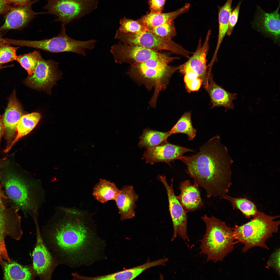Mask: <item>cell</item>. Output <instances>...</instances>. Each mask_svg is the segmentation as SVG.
Returning <instances> with one entry per match:
<instances>
[{
  "label": "cell",
  "instance_id": "cell-8",
  "mask_svg": "<svg viewBox=\"0 0 280 280\" xmlns=\"http://www.w3.org/2000/svg\"><path fill=\"white\" fill-rule=\"evenodd\" d=\"M114 38L124 44L139 46L157 51L167 50L188 58L193 53L172 40L161 38L147 31L131 33L117 30Z\"/></svg>",
  "mask_w": 280,
  "mask_h": 280
},
{
  "label": "cell",
  "instance_id": "cell-35",
  "mask_svg": "<svg viewBox=\"0 0 280 280\" xmlns=\"http://www.w3.org/2000/svg\"><path fill=\"white\" fill-rule=\"evenodd\" d=\"M18 47H15L9 44L0 46V66L7 62L16 60V51Z\"/></svg>",
  "mask_w": 280,
  "mask_h": 280
},
{
  "label": "cell",
  "instance_id": "cell-22",
  "mask_svg": "<svg viewBox=\"0 0 280 280\" xmlns=\"http://www.w3.org/2000/svg\"><path fill=\"white\" fill-rule=\"evenodd\" d=\"M208 81L205 89L210 96L211 108L223 107L226 109H234L233 101L236 99L237 94L230 93L218 85L214 81L212 74L208 76Z\"/></svg>",
  "mask_w": 280,
  "mask_h": 280
},
{
  "label": "cell",
  "instance_id": "cell-44",
  "mask_svg": "<svg viewBox=\"0 0 280 280\" xmlns=\"http://www.w3.org/2000/svg\"><path fill=\"white\" fill-rule=\"evenodd\" d=\"M8 44V39L3 38L0 35V46L4 44Z\"/></svg>",
  "mask_w": 280,
  "mask_h": 280
},
{
  "label": "cell",
  "instance_id": "cell-21",
  "mask_svg": "<svg viewBox=\"0 0 280 280\" xmlns=\"http://www.w3.org/2000/svg\"><path fill=\"white\" fill-rule=\"evenodd\" d=\"M138 198L132 185L125 186L120 190L115 201L122 221L135 216L136 202Z\"/></svg>",
  "mask_w": 280,
  "mask_h": 280
},
{
  "label": "cell",
  "instance_id": "cell-20",
  "mask_svg": "<svg viewBox=\"0 0 280 280\" xmlns=\"http://www.w3.org/2000/svg\"><path fill=\"white\" fill-rule=\"evenodd\" d=\"M199 187L197 184L194 183L192 184L188 180L180 183L179 188L180 192L176 196L187 213L195 211L203 206Z\"/></svg>",
  "mask_w": 280,
  "mask_h": 280
},
{
  "label": "cell",
  "instance_id": "cell-9",
  "mask_svg": "<svg viewBox=\"0 0 280 280\" xmlns=\"http://www.w3.org/2000/svg\"><path fill=\"white\" fill-rule=\"evenodd\" d=\"M98 0H48L43 9L57 17L55 22L65 25L89 14L96 9Z\"/></svg>",
  "mask_w": 280,
  "mask_h": 280
},
{
  "label": "cell",
  "instance_id": "cell-18",
  "mask_svg": "<svg viewBox=\"0 0 280 280\" xmlns=\"http://www.w3.org/2000/svg\"><path fill=\"white\" fill-rule=\"evenodd\" d=\"M279 8V4L275 11L268 13L257 6L252 23L253 27L257 30L270 36L277 42H279L280 39Z\"/></svg>",
  "mask_w": 280,
  "mask_h": 280
},
{
  "label": "cell",
  "instance_id": "cell-28",
  "mask_svg": "<svg viewBox=\"0 0 280 280\" xmlns=\"http://www.w3.org/2000/svg\"><path fill=\"white\" fill-rule=\"evenodd\" d=\"M171 135L170 131L162 132L146 128L139 137L138 146L146 149L157 146L167 142V138Z\"/></svg>",
  "mask_w": 280,
  "mask_h": 280
},
{
  "label": "cell",
  "instance_id": "cell-29",
  "mask_svg": "<svg viewBox=\"0 0 280 280\" xmlns=\"http://www.w3.org/2000/svg\"><path fill=\"white\" fill-rule=\"evenodd\" d=\"M197 131L192 125L190 111L185 113L170 131L172 135L178 133L185 134L190 141H192L195 137Z\"/></svg>",
  "mask_w": 280,
  "mask_h": 280
},
{
  "label": "cell",
  "instance_id": "cell-23",
  "mask_svg": "<svg viewBox=\"0 0 280 280\" xmlns=\"http://www.w3.org/2000/svg\"><path fill=\"white\" fill-rule=\"evenodd\" d=\"M4 280H34L36 277L32 264L23 265L12 260L0 262Z\"/></svg>",
  "mask_w": 280,
  "mask_h": 280
},
{
  "label": "cell",
  "instance_id": "cell-25",
  "mask_svg": "<svg viewBox=\"0 0 280 280\" xmlns=\"http://www.w3.org/2000/svg\"><path fill=\"white\" fill-rule=\"evenodd\" d=\"M41 118L39 114L34 112L23 115L17 124L16 136L9 147L5 149L4 152L7 153L13 146L22 137L29 134L35 127Z\"/></svg>",
  "mask_w": 280,
  "mask_h": 280
},
{
  "label": "cell",
  "instance_id": "cell-14",
  "mask_svg": "<svg viewBox=\"0 0 280 280\" xmlns=\"http://www.w3.org/2000/svg\"><path fill=\"white\" fill-rule=\"evenodd\" d=\"M39 0L31 1L23 5L11 6L4 14V23L0 27V31L21 29L26 26L37 15L47 14V12H37L32 10V5Z\"/></svg>",
  "mask_w": 280,
  "mask_h": 280
},
{
  "label": "cell",
  "instance_id": "cell-31",
  "mask_svg": "<svg viewBox=\"0 0 280 280\" xmlns=\"http://www.w3.org/2000/svg\"><path fill=\"white\" fill-rule=\"evenodd\" d=\"M168 261L167 258L152 262L148 261L141 265L118 271L120 280H132L146 269L155 266L164 265Z\"/></svg>",
  "mask_w": 280,
  "mask_h": 280
},
{
  "label": "cell",
  "instance_id": "cell-26",
  "mask_svg": "<svg viewBox=\"0 0 280 280\" xmlns=\"http://www.w3.org/2000/svg\"><path fill=\"white\" fill-rule=\"evenodd\" d=\"M232 1L233 0H227L224 5L219 8L218 37L216 48L212 58L213 61L217 59V55L219 49L228 30L229 18L232 11Z\"/></svg>",
  "mask_w": 280,
  "mask_h": 280
},
{
  "label": "cell",
  "instance_id": "cell-37",
  "mask_svg": "<svg viewBox=\"0 0 280 280\" xmlns=\"http://www.w3.org/2000/svg\"><path fill=\"white\" fill-rule=\"evenodd\" d=\"M280 248L276 250L270 256L267 263L268 267L273 268L279 275L280 274Z\"/></svg>",
  "mask_w": 280,
  "mask_h": 280
},
{
  "label": "cell",
  "instance_id": "cell-3",
  "mask_svg": "<svg viewBox=\"0 0 280 280\" xmlns=\"http://www.w3.org/2000/svg\"><path fill=\"white\" fill-rule=\"evenodd\" d=\"M1 181L9 199L25 216L38 210L45 201V191L39 181L2 172Z\"/></svg>",
  "mask_w": 280,
  "mask_h": 280
},
{
  "label": "cell",
  "instance_id": "cell-5",
  "mask_svg": "<svg viewBox=\"0 0 280 280\" xmlns=\"http://www.w3.org/2000/svg\"><path fill=\"white\" fill-rule=\"evenodd\" d=\"M278 217L258 212L250 221L232 228L235 240L243 245L242 251L255 247L269 249L266 242L278 230L280 221L275 220Z\"/></svg>",
  "mask_w": 280,
  "mask_h": 280
},
{
  "label": "cell",
  "instance_id": "cell-32",
  "mask_svg": "<svg viewBox=\"0 0 280 280\" xmlns=\"http://www.w3.org/2000/svg\"><path fill=\"white\" fill-rule=\"evenodd\" d=\"M41 57L40 51H34L32 52L17 56L16 60L27 72L28 75H30L33 73Z\"/></svg>",
  "mask_w": 280,
  "mask_h": 280
},
{
  "label": "cell",
  "instance_id": "cell-41",
  "mask_svg": "<svg viewBox=\"0 0 280 280\" xmlns=\"http://www.w3.org/2000/svg\"><path fill=\"white\" fill-rule=\"evenodd\" d=\"M11 6L8 3L7 0H0V16L4 15Z\"/></svg>",
  "mask_w": 280,
  "mask_h": 280
},
{
  "label": "cell",
  "instance_id": "cell-4",
  "mask_svg": "<svg viewBox=\"0 0 280 280\" xmlns=\"http://www.w3.org/2000/svg\"><path fill=\"white\" fill-rule=\"evenodd\" d=\"M206 227L200 240V253L206 255L207 261H221L234 248L235 240L232 228L212 215L201 217Z\"/></svg>",
  "mask_w": 280,
  "mask_h": 280
},
{
  "label": "cell",
  "instance_id": "cell-36",
  "mask_svg": "<svg viewBox=\"0 0 280 280\" xmlns=\"http://www.w3.org/2000/svg\"><path fill=\"white\" fill-rule=\"evenodd\" d=\"M242 0L239 2L234 9L232 11L230 17L228 28L226 33L227 35L230 36L232 32L233 29L236 24L238 19L240 8Z\"/></svg>",
  "mask_w": 280,
  "mask_h": 280
},
{
  "label": "cell",
  "instance_id": "cell-27",
  "mask_svg": "<svg viewBox=\"0 0 280 280\" xmlns=\"http://www.w3.org/2000/svg\"><path fill=\"white\" fill-rule=\"evenodd\" d=\"M120 191L114 183L100 179L93 188V195L98 201L104 203L110 200H115Z\"/></svg>",
  "mask_w": 280,
  "mask_h": 280
},
{
  "label": "cell",
  "instance_id": "cell-16",
  "mask_svg": "<svg viewBox=\"0 0 280 280\" xmlns=\"http://www.w3.org/2000/svg\"><path fill=\"white\" fill-rule=\"evenodd\" d=\"M194 152L191 149L168 142L158 146L147 149L143 155V158L147 163L152 165L155 163L164 162L170 165V163L179 159L185 153Z\"/></svg>",
  "mask_w": 280,
  "mask_h": 280
},
{
  "label": "cell",
  "instance_id": "cell-30",
  "mask_svg": "<svg viewBox=\"0 0 280 280\" xmlns=\"http://www.w3.org/2000/svg\"><path fill=\"white\" fill-rule=\"evenodd\" d=\"M221 199L229 201L233 208L239 210L247 218L254 217L258 212L254 204L247 198H234L226 194Z\"/></svg>",
  "mask_w": 280,
  "mask_h": 280
},
{
  "label": "cell",
  "instance_id": "cell-46",
  "mask_svg": "<svg viewBox=\"0 0 280 280\" xmlns=\"http://www.w3.org/2000/svg\"></svg>",
  "mask_w": 280,
  "mask_h": 280
},
{
  "label": "cell",
  "instance_id": "cell-12",
  "mask_svg": "<svg viewBox=\"0 0 280 280\" xmlns=\"http://www.w3.org/2000/svg\"><path fill=\"white\" fill-rule=\"evenodd\" d=\"M38 217L33 218L36 229V242L33 251L32 265L36 277L42 280H51L58 266L42 239L38 222Z\"/></svg>",
  "mask_w": 280,
  "mask_h": 280
},
{
  "label": "cell",
  "instance_id": "cell-38",
  "mask_svg": "<svg viewBox=\"0 0 280 280\" xmlns=\"http://www.w3.org/2000/svg\"><path fill=\"white\" fill-rule=\"evenodd\" d=\"M9 163L8 159L6 157L0 158V207L3 208H6L4 202V200L9 199V198L5 195L4 191L2 190L3 186L1 181L2 173L1 170L6 167Z\"/></svg>",
  "mask_w": 280,
  "mask_h": 280
},
{
  "label": "cell",
  "instance_id": "cell-39",
  "mask_svg": "<svg viewBox=\"0 0 280 280\" xmlns=\"http://www.w3.org/2000/svg\"><path fill=\"white\" fill-rule=\"evenodd\" d=\"M166 0H149V4L150 12L161 13L163 11Z\"/></svg>",
  "mask_w": 280,
  "mask_h": 280
},
{
  "label": "cell",
  "instance_id": "cell-24",
  "mask_svg": "<svg viewBox=\"0 0 280 280\" xmlns=\"http://www.w3.org/2000/svg\"><path fill=\"white\" fill-rule=\"evenodd\" d=\"M190 5L187 3L181 8L167 13L150 12L138 20L140 24L147 28L155 27L165 23L173 21L180 15L187 11Z\"/></svg>",
  "mask_w": 280,
  "mask_h": 280
},
{
  "label": "cell",
  "instance_id": "cell-6",
  "mask_svg": "<svg viewBox=\"0 0 280 280\" xmlns=\"http://www.w3.org/2000/svg\"><path fill=\"white\" fill-rule=\"evenodd\" d=\"M179 68L180 66H170L165 61L153 59L130 65L127 74L149 90L154 88L153 95L149 102L154 107L159 92L166 89L172 75Z\"/></svg>",
  "mask_w": 280,
  "mask_h": 280
},
{
  "label": "cell",
  "instance_id": "cell-42",
  "mask_svg": "<svg viewBox=\"0 0 280 280\" xmlns=\"http://www.w3.org/2000/svg\"><path fill=\"white\" fill-rule=\"evenodd\" d=\"M8 3L10 5H21L26 4L31 0H7Z\"/></svg>",
  "mask_w": 280,
  "mask_h": 280
},
{
  "label": "cell",
  "instance_id": "cell-19",
  "mask_svg": "<svg viewBox=\"0 0 280 280\" xmlns=\"http://www.w3.org/2000/svg\"><path fill=\"white\" fill-rule=\"evenodd\" d=\"M211 34V30H209L202 45L201 39H199L196 50L191 56L188 58V61L186 62L202 80V85L205 89L206 88L208 83L207 56L209 49V41Z\"/></svg>",
  "mask_w": 280,
  "mask_h": 280
},
{
  "label": "cell",
  "instance_id": "cell-34",
  "mask_svg": "<svg viewBox=\"0 0 280 280\" xmlns=\"http://www.w3.org/2000/svg\"><path fill=\"white\" fill-rule=\"evenodd\" d=\"M120 26L118 30L125 33H137L147 31V28L137 21L127 18L125 17L120 19Z\"/></svg>",
  "mask_w": 280,
  "mask_h": 280
},
{
  "label": "cell",
  "instance_id": "cell-10",
  "mask_svg": "<svg viewBox=\"0 0 280 280\" xmlns=\"http://www.w3.org/2000/svg\"><path fill=\"white\" fill-rule=\"evenodd\" d=\"M110 51L116 63H126L130 65L144 62L151 59H157L169 64L179 58L168 56L157 51L143 47L123 44L121 41L112 45Z\"/></svg>",
  "mask_w": 280,
  "mask_h": 280
},
{
  "label": "cell",
  "instance_id": "cell-43",
  "mask_svg": "<svg viewBox=\"0 0 280 280\" xmlns=\"http://www.w3.org/2000/svg\"><path fill=\"white\" fill-rule=\"evenodd\" d=\"M3 127L2 122V117L0 115V144L1 138L3 135Z\"/></svg>",
  "mask_w": 280,
  "mask_h": 280
},
{
  "label": "cell",
  "instance_id": "cell-13",
  "mask_svg": "<svg viewBox=\"0 0 280 280\" xmlns=\"http://www.w3.org/2000/svg\"><path fill=\"white\" fill-rule=\"evenodd\" d=\"M158 178L164 185L167 192L169 210L173 228L172 241L178 235L184 241L189 242L187 233V212L175 195L173 188V179H172L170 185L167 182L165 176L159 175Z\"/></svg>",
  "mask_w": 280,
  "mask_h": 280
},
{
  "label": "cell",
  "instance_id": "cell-2",
  "mask_svg": "<svg viewBox=\"0 0 280 280\" xmlns=\"http://www.w3.org/2000/svg\"><path fill=\"white\" fill-rule=\"evenodd\" d=\"M223 149L220 138L215 136L199 148V151L179 159L186 167V172L194 183L206 191L207 197L226 194L231 185L225 169Z\"/></svg>",
  "mask_w": 280,
  "mask_h": 280
},
{
  "label": "cell",
  "instance_id": "cell-40",
  "mask_svg": "<svg viewBox=\"0 0 280 280\" xmlns=\"http://www.w3.org/2000/svg\"><path fill=\"white\" fill-rule=\"evenodd\" d=\"M202 80L199 77L185 83V88L188 93L198 91L202 85Z\"/></svg>",
  "mask_w": 280,
  "mask_h": 280
},
{
  "label": "cell",
  "instance_id": "cell-11",
  "mask_svg": "<svg viewBox=\"0 0 280 280\" xmlns=\"http://www.w3.org/2000/svg\"><path fill=\"white\" fill-rule=\"evenodd\" d=\"M19 209L15 206L5 208L0 207V262L12 260L6 248V237L18 241L23 234L21 217L18 213Z\"/></svg>",
  "mask_w": 280,
  "mask_h": 280
},
{
  "label": "cell",
  "instance_id": "cell-1",
  "mask_svg": "<svg viewBox=\"0 0 280 280\" xmlns=\"http://www.w3.org/2000/svg\"><path fill=\"white\" fill-rule=\"evenodd\" d=\"M86 220L78 210L59 206L42 226V239L58 265L88 266L107 258L105 241Z\"/></svg>",
  "mask_w": 280,
  "mask_h": 280
},
{
  "label": "cell",
  "instance_id": "cell-17",
  "mask_svg": "<svg viewBox=\"0 0 280 280\" xmlns=\"http://www.w3.org/2000/svg\"><path fill=\"white\" fill-rule=\"evenodd\" d=\"M24 113L21 106L17 98L14 90L10 96L6 108L2 118L3 127V135L6 143L5 149L8 148L17 134V127Z\"/></svg>",
  "mask_w": 280,
  "mask_h": 280
},
{
  "label": "cell",
  "instance_id": "cell-45",
  "mask_svg": "<svg viewBox=\"0 0 280 280\" xmlns=\"http://www.w3.org/2000/svg\"><path fill=\"white\" fill-rule=\"evenodd\" d=\"M12 65H9V66H0V71L2 69H3V68H7V67H12Z\"/></svg>",
  "mask_w": 280,
  "mask_h": 280
},
{
  "label": "cell",
  "instance_id": "cell-15",
  "mask_svg": "<svg viewBox=\"0 0 280 280\" xmlns=\"http://www.w3.org/2000/svg\"><path fill=\"white\" fill-rule=\"evenodd\" d=\"M59 63L52 60H46L42 57L39 61L33 74L24 80L27 86L36 89L44 88L53 83L59 73Z\"/></svg>",
  "mask_w": 280,
  "mask_h": 280
},
{
  "label": "cell",
  "instance_id": "cell-7",
  "mask_svg": "<svg viewBox=\"0 0 280 280\" xmlns=\"http://www.w3.org/2000/svg\"><path fill=\"white\" fill-rule=\"evenodd\" d=\"M62 24L60 33L56 36L39 40H21V46H27L52 53L72 52L86 56L85 50H92L97 41L94 39L81 41L73 39L67 34Z\"/></svg>",
  "mask_w": 280,
  "mask_h": 280
},
{
  "label": "cell",
  "instance_id": "cell-33",
  "mask_svg": "<svg viewBox=\"0 0 280 280\" xmlns=\"http://www.w3.org/2000/svg\"><path fill=\"white\" fill-rule=\"evenodd\" d=\"M147 28V31L161 38L169 40H172L177 35L173 21L155 27Z\"/></svg>",
  "mask_w": 280,
  "mask_h": 280
}]
</instances>
